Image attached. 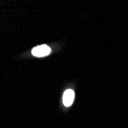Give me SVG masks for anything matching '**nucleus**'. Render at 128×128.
<instances>
[{
    "label": "nucleus",
    "instance_id": "obj_2",
    "mask_svg": "<svg viewBox=\"0 0 128 128\" xmlns=\"http://www.w3.org/2000/svg\"><path fill=\"white\" fill-rule=\"evenodd\" d=\"M74 99V92L72 89L67 90L63 95V103L66 107L71 106Z\"/></svg>",
    "mask_w": 128,
    "mask_h": 128
},
{
    "label": "nucleus",
    "instance_id": "obj_1",
    "mask_svg": "<svg viewBox=\"0 0 128 128\" xmlns=\"http://www.w3.org/2000/svg\"><path fill=\"white\" fill-rule=\"evenodd\" d=\"M51 52V48L46 44H42L34 47L32 50V54L36 57H44L49 54Z\"/></svg>",
    "mask_w": 128,
    "mask_h": 128
}]
</instances>
